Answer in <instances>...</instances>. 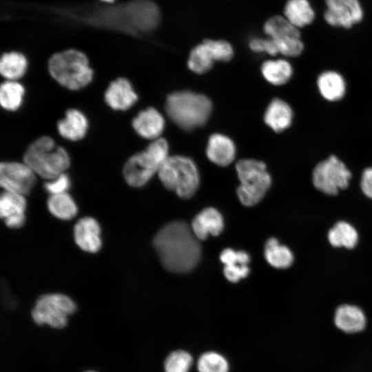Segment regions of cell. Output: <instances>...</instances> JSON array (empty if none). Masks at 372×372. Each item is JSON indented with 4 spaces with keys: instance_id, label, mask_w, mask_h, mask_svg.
<instances>
[{
    "instance_id": "obj_1",
    "label": "cell",
    "mask_w": 372,
    "mask_h": 372,
    "mask_svg": "<svg viewBox=\"0 0 372 372\" xmlns=\"http://www.w3.org/2000/svg\"><path fill=\"white\" fill-rule=\"evenodd\" d=\"M153 243L162 265L173 273L192 271L201 258L199 240L191 226L182 220L165 225L156 234Z\"/></svg>"
},
{
    "instance_id": "obj_2",
    "label": "cell",
    "mask_w": 372,
    "mask_h": 372,
    "mask_svg": "<svg viewBox=\"0 0 372 372\" xmlns=\"http://www.w3.org/2000/svg\"><path fill=\"white\" fill-rule=\"evenodd\" d=\"M50 76L61 86L79 90L92 81L94 72L87 56L76 49H67L53 54L48 60Z\"/></svg>"
},
{
    "instance_id": "obj_3",
    "label": "cell",
    "mask_w": 372,
    "mask_h": 372,
    "mask_svg": "<svg viewBox=\"0 0 372 372\" xmlns=\"http://www.w3.org/2000/svg\"><path fill=\"white\" fill-rule=\"evenodd\" d=\"M211 110L212 103L208 97L191 91L175 92L166 99L165 110L169 118L187 131L204 125Z\"/></svg>"
},
{
    "instance_id": "obj_4",
    "label": "cell",
    "mask_w": 372,
    "mask_h": 372,
    "mask_svg": "<svg viewBox=\"0 0 372 372\" xmlns=\"http://www.w3.org/2000/svg\"><path fill=\"white\" fill-rule=\"evenodd\" d=\"M23 162L36 175L49 180L65 172L71 161L64 147L57 146L52 137L41 136L27 147Z\"/></svg>"
},
{
    "instance_id": "obj_5",
    "label": "cell",
    "mask_w": 372,
    "mask_h": 372,
    "mask_svg": "<svg viewBox=\"0 0 372 372\" xmlns=\"http://www.w3.org/2000/svg\"><path fill=\"white\" fill-rule=\"evenodd\" d=\"M169 145L163 138L152 141L146 149L130 156L123 168L127 183L134 187L146 185L168 158Z\"/></svg>"
},
{
    "instance_id": "obj_6",
    "label": "cell",
    "mask_w": 372,
    "mask_h": 372,
    "mask_svg": "<svg viewBox=\"0 0 372 372\" xmlns=\"http://www.w3.org/2000/svg\"><path fill=\"white\" fill-rule=\"evenodd\" d=\"M158 176L165 187L184 199L192 197L199 186L198 168L191 158L184 156H169Z\"/></svg>"
},
{
    "instance_id": "obj_7",
    "label": "cell",
    "mask_w": 372,
    "mask_h": 372,
    "mask_svg": "<svg viewBox=\"0 0 372 372\" xmlns=\"http://www.w3.org/2000/svg\"><path fill=\"white\" fill-rule=\"evenodd\" d=\"M236 170L240 180L237 194L240 203L248 207L256 205L271 185L265 163L255 159H242L237 162Z\"/></svg>"
},
{
    "instance_id": "obj_8",
    "label": "cell",
    "mask_w": 372,
    "mask_h": 372,
    "mask_svg": "<svg viewBox=\"0 0 372 372\" xmlns=\"http://www.w3.org/2000/svg\"><path fill=\"white\" fill-rule=\"evenodd\" d=\"M76 311L75 302L61 293L44 294L38 298L31 311L33 321L37 325L48 324L61 329L68 323V316Z\"/></svg>"
},
{
    "instance_id": "obj_9",
    "label": "cell",
    "mask_w": 372,
    "mask_h": 372,
    "mask_svg": "<svg viewBox=\"0 0 372 372\" xmlns=\"http://www.w3.org/2000/svg\"><path fill=\"white\" fill-rule=\"evenodd\" d=\"M351 172L336 155L331 154L318 162L312 172L314 187L329 195H335L348 187Z\"/></svg>"
},
{
    "instance_id": "obj_10",
    "label": "cell",
    "mask_w": 372,
    "mask_h": 372,
    "mask_svg": "<svg viewBox=\"0 0 372 372\" xmlns=\"http://www.w3.org/2000/svg\"><path fill=\"white\" fill-rule=\"evenodd\" d=\"M264 32L274 43L278 54L286 57H298L304 50L298 28L285 17L276 15L267 19L263 26Z\"/></svg>"
},
{
    "instance_id": "obj_11",
    "label": "cell",
    "mask_w": 372,
    "mask_h": 372,
    "mask_svg": "<svg viewBox=\"0 0 372 372\" xmlns=\"http://www.w3.org/2000/svg\"><path fill=\"white\" fill-rule=\"evenodd\" d=\"M36 183V174L24 162L6 161L0 165V184L5 191L28 195Z\"/></svg>"
},
{
    "instance_id": "obj_12",
    "label": "cell",
    "mask_w": 372,
    "mask_h": 372,
    "mask_svg": "<svg viewBox=\"0 0 372 372\" xmlns=\"http://www.w3.org/2000/svg\"><path fill=\"white\" fill-rule=\"evenodd\" d=\"M326 6L324 17L331 26L350 28L363 18L358 0H326Z\"/></svg>"
},
{
    "instance_id": "obj_13",
    "label": "cell",
    "mask_w": 372,
    "mask_h": 372,
    "mask_svg": "<svg viewBox=\"0 0 372 372\" xmlns=\"http://www.w3.org/2000/svg\"><path fill=\"white\" fill-rule=\"evenodd\" d=\"M127 16L132 32L147 33L158 25L161 14L150 0H136L127 6Z\"/></svg>"
},
{
    "instance_id": "obj_14",
    "label": "cell",
    "mask_w": 372,
    "mask_h": 372,
    "mask_svg": "<svg viewBox=\"0 0 372 372\" xmlns=\"http://www.w3.org/2000/svg\"><path fill=\"white\" fill-rule=\"evenodd\" d=\"M225 53V47L221 41L205 39L191 51L188 67L195 73H205L212 68L214 61H223Z\"/></svg>"
},
{
    "instance_id": "obj_15",
    "label": "cell",
    "mask_w": 372,
    "mask_h": 372,
    "mask_svg": "<svg viewBox=\"0 0 372 372\" xmlns=\"http://www.w3.org/2000/svg\"><path fill=\"white\" fill-rule=\"evenodd\" d=\"M138 99L131 82L123 77L112 81L104 94L105 102L115 111L129 110L137 102Z\"/></svg>"
},
{
    "instance_id": "obj_16",
    "label": "cell",
    "mask_w": 372,
    "mask_h": 372,
    "mask_svg": "<svg viewBox=\"0 0 372 372\" xmlns=\"http://www.w3.org/2000/svg\"><path fill=\"white\" fill-rule=\"evenodd\" d=\"M316 83L320 96L327 102L340 101L347 95V82L336 70L322 71L318 75Z\"/></svg>"
},
{
    "instance_id": "obj_17",
    "label": "cell",
    "mask_w": 372,
    "mask_h": 372,
    "mask_svg": "<svg viewBox=\"0 0 372 372\" xmlns=\"http://www.w3.org/2000/svg\"><path fill=\"white\" fill-rule=\"evenodd\" d=\"M26 200L24 196L4 191L0 198V215L7 227H21L25 221Z\"/></svg>"
},
{
    "instance_id": "obj_18",
    "label": "cell",
    "mask_w": 372,
    "mask_h": 372,
    "mask_svg": "<svg viewBox=\"0 0 372 372\" xmlns=\"http://www.w3.org/2000/svg\"><path fill=\"white\" fill-rule=\"evenodd\" d=\"M74 238L76 245L87 252H97L102 245L100 225L91 217L78 220L74 227Z\"/></svg>"
},
{
    "instance_id": "obj_19",
    "label": "cell",
    "mask_w": 372,
    "mask_h": 372,
    "mask_svg": "<svg viewBox=\"0 0 372 372\" xmlns=\"http://www.w3.org/2000/svg\"><path fill=\"white\" fill-rule=\"evenodd\" d=\"M132 125L138 135L142 138L155 140L165 128V120L162 114L154 107H147L139 112L134 117Z\"/></svg>"
},
{
    "instance_id": "obj_20",
    "label": "cell",
    "mask_w": 372,
    "mask_h": 372,
    "mask_svg": "<svg viewBox=\"0 0 372 372\" xmlns=\"http://www.w3.org/2000/svg\"><path fill=\"white\" fill-rule=\"evenodd\" d=\"M191 228L199 240H206L209 235L217 236L223 230V218L216 209L207 207L194 218Z\"/></svg>"
},
{
    "instance_id": "obj_21",
    "label": "cell",
    "mask_w": 372,
    "mask_h": 372,
    "mask_svg": "<svg viewBox=\"0 0 372 372\" xmlns=\"http://www.w3.org/2000/svg\"><path fill=\"white\" fill-rule=\"evenodd\" d=\"M61 136L70 141L83 139L88 130L89 122L87 116L79 110L68 109L64 116L56 124Z\"/></svg>"
},
{
    "instance_id": "obj_22",
    "label": "cell",
    "mask_w": 372,
    "mask_h": 372,
    "mask_svg": "<svg viewBox=\"0 0 372 372\" xmlns=\"http://www.w3.org/2000/svg\"><path fill=\"white\" fill-rule=\"evenodd\" d=\"M220 259L225 265L224 276L229 282H237L248 276L250 256L246 251L227 248L221 252Z\"/></svg>"
},
{
    "instance_id": "obj_23",
    "label": "cell",
    "mask_w": 372,
    "mask_h": 372,
    "mask_svg": "<svg viewBox=\"0 0 372 372\" xmlns=\"http://www.w3.org/2000/svg\"><path fill=\"white\" fill-rule=\"evenodd\" d=\"M293 111L285 101L275 98L268 105L264 121L274 132L280 133L288 129L293 123Z\"/></svg>"
},
{
    "instance_id": "obj_24",
    "label": "cell",
    "mask_w": 372,
    "mask_h": 372,
    "mask_svg": "<svg viewBox=\"0 0 372 372\" xmlns=\"http://www.w3.org/2000/svg\"><path fill=\"white\" fill-rule=\"evenodd\" d=\"M206 154L213 163L225 167L235 158L236 147L233 141L221 134H214L209 138Z\"/></svg>"
},
{
    "instance_id": "obj_25",
    "label": "cell",
    "mask_w": 372,
    "mask_h": 372,
    "mask_svg": "<svg viewBox=\"0 0 372 372\" xmlns=\"http://www.w3.org/2000/svg\"><path fill=\"white\" fill-rule=\"evenodd\" d=\"M335 327L346 333H356L364 330L366 317L361 309L355 305L342 304L335 312Z\"/></svg>"
},
{
    "instance_id": "obj_26",
    "label": "cell",
    "mask_w": 372,
    "mask_h": 372,
    "mask_svg": "<svg viewBox=\"0 0 372 372\" xmlns=\"http://www.w3.org/2000/svg\"><path fill=\"white\" fill-rule=\"evenodd\" d=\"M28 61L21 52L10 51L3 53L0 59V72L8 81H18L27 72Z\"/></svg>"
},
{
    "instance_id": "obj_27",
    "label": "cell",
    "mask_w": 372,
    "mask_h": 372,
    "mask_svg": "<svg viewBox=\"0 0 372 372\" xmlns=\"http://www.w3.org/2000/svg\"><path fill=\"white\" fill-rule=\"evenodd\" d=\"M261 72L263 77L269 83L280 86L291 79L293 68L286 59L267 60L262 64Z\"/></svg>"
},
{
    "instance_id": "obj_28",
    "label": "cell",
    "mask_w": 372,
    "mask_h": 372,
    "mask_svg": "<svg viewBox=\"0 0 372 372\" xmlns=\"http://www.w3.org/2000/svg\"><path fill=\"white\" fill-rule=\"evenodd\" d=\"M284 17L297 28L311 23L315 12L308 0H288L284 8Z\"/></svg>"
},
{
    "instance_id": "obj_29",
    "label": "cell",
    "mask_w": 372,
    "mask_h": 372,
    "mask_svg": "<svg viewBox=\"0 0 372 372\" xmlns=\"http://www.w3.org/2000/svg\"><path fill=\"white\" fill-rule=\"evenodd\" d=\"M25 90L18 81L6 80L0 86V103L9 112L18 110L22 105Z\"/></svg>"
},
{
    "instance_id": "obj_30",
    "label": "cell",
    "mask_w": 372,
    "mask_h": 372,
    "mask_svg": "<svg viewBox=\"0 0 372 372\" xmlns=\"http://www.w3.org/2000/svg\"><path fill=\"white\" fill-rule=\"evenodd\" d=\"M264 254L267 262L277 269L287 268L293 260L291 250L287 247L280 245L275 238L267 240Z\"/></svg>"
},
{
    "instance_id": "obj_31",
    "label": "cell",
    "mask_w": 372,
    "mask_h": 372,
    "mask_svg": "<svg viewBox=\"0 0 372 372\" xmlns=\"http://www.w3.org/2000/svg\"><path fill=\"white\" fill-rule=\"evenodd\" d=\"M50 212L61 220H70L77 214V206L67 192L50 195L47 202Z\"/></svg>"
},
{
    "instance_id": "obj_32",
    "label": "cell",
    "mask_w": 372,
    "mask_h": 372,
    "mask_svg": "<svg viewBox=\"0 0 372 372\" xmlns=\"http://www.w3.org/2000/svg\"><path fill=\"white\" fill-rule=\"evenodd\" d=\"M328 240L333 247L351 249L356 245L358 235L355 228L349 223L340 221L329 230Z\"/></svg>"
},
{
    "instance_id": "obj_33",
    "label": "cell",
    "mask_w": 372,
    "mask_h": 372,
    "mask_svg": "<svg viewBox=\"0 0 372 372\" xmlns=\"http://www.w3.org/2000/svg\"><path fill=\"white\" fill-rule=\"evenodd\" d=\"M199 372H228L229 364L220 354L209 351L202 354L197 364Z\"/></svg>"
},
{
    "instance_id": "obj_34",
    "label": "cell",
    "mask_w": 372,
    "mask_h": 372,
    "mask_svg": "<svg viewBox=\"0 0 372 372\" xmlns=\"http://www.w3.org/2000/svg\"><path fill=\"white\" fill-rule=\"evenodd\" d=\"M192 364L191 355L183 350H176L168 355L165 360V372H189Z\"/></svg>"
},
{
    "instance_id": "obj_35",
    "label": "cell",
    "mask_w": 372,
    "mask_h": 372,
    "mask_svg": "<svg viewBox=\"0 0 372 372\" xmlns=\"http://www.w3.org/2000/svg\"><path fill=\"white\" fill-rule=\"evenodd\" d=\"M71 180L69 176L62 173L49 180L44 184V188L50 195L65 193L70 187Z\"/></svg>"
},
{
    "instance_id": "obj_36",
    "label": "cell",
    "mask_w": 372,
    "mask_h": 372,
    "mask_svg": "<svg viewBox=\"0 0 372 372\" xmlns=\"http://www.w3.org/2000/svg\"><path fill=\"white\" fill-rule=\"evenodd\" d=\"M249 47L254 52L266 53L273 56L278 54L274 43L269 37L254 38L250 40Z\"/></svg>"
},
{
    "instance_id": "obj_37",
    "label": "cell",
    "mask_w": 372,
    "mask_h": 372,
    "mask_svg": "<svg viewBox=\"0 0 372 372\" xmlns=\"http://www.w3.org/2000/svg\"><path fill=\"white\" fill-rule=\"evenodd\" d=\"M360 187L363 193L372 199V167L364 169L361 176Z\"/></svg>"
},
{
    "instance_id": "obj_38",
    "label": "cell",
    "mask_w": 372,
    "mask_h": 372,
    "mask_svg": "<svg viewBox=\"0 0 372 372\" xmlns=\"http://www.w3.org/2000/svg\"><path fill=\"white\" fill-rule=\"evenodd\" d=\"M101 1L106 2V3H111L113 2L114 0H101Z\"/></svg>"
},
{
    "instance_id": "obj_39",
    "label": "cell",
    "mask_w": 372,
    "mask_h": 372,
    "mask_svg": "<svg viewBox=\"0 0 372 372\" xmlns=\"http://www.w3.org/2000/svg\"><path fill=\"white\" fill-rule=\"evenodd\" d=\"M86 372H94V371H86Z\"/></svg>"
}]
</instances>
